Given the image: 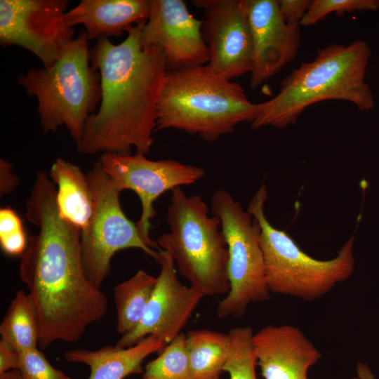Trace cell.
I'll use <instances>...</instances> for the list:
<instances>
[{"label": "cell", "instance_id": "23", "mask_svg": "<svg viewBox=\"0 0 379 379\" xmlns=\"http://www.w3.org/2000/svg\"><path fill=\"white\" fill-rule=\"evenodd\" d=\"M142 379H192L185 334H179L147 363Z\"/></svg>", "mask_w": 379, "mask_h": 379}, {"label": "cell", "instance_id": "14", "mask_svg": "<svg viewBox=\"0 0 379 379\" xmlns=\"http://www.w3.org/2000/svg\"><path fill=\"white\" fill-rule=\"evenodd\" d=\"M196 18L182 0H150V12L143 25V46L160 49L168 70L207 65L208 50Z\"/></svg>", "mask_w": 379, "mask_h": 379}, {"label": "cell", "instance_id": "4", "mask_svg": "<svg viewBox=\"0 0 379 379\" xmlns=\"http://www.w3.org/2000/svg\"><path fill=\"white\" fill-rule=\"evenodd\" d=\"M257 104L238 83L207 65L168 70L157 107L156 130L176 129L208 142L251 123Z\"/></svg>", "mask_w": 379, "mask_h": 379}, {"label": "cell", "instance_id": "3", "mask_svg": "<svg viewBox=\"0 0 379 379\" xmlns=\"http://www.w3.org/2000/svg\"><path fill=\"white\" fill-rule=\"evenodd\" d=\"M371 55V48L363 41L319 49L312 61L301 63L282 81L274 98L257 104L252 127L286 128L307 107L328 100L371 109L374 98L365 79Z\"/></svg>", "mask_w": 379, "mask_h": 379}, {"label": "cell", "instance_id": "15", "mask_svg": "<svg viewBox=\"0 0 379 379\" xmlns=\"http://www.w3.org/2000/svg\"><path fill=\"white\" fill-rule=\"evenodd\" d=\"M253 50L251 86L256 88L294 59L300 27L284 20L277 0H244Z\"/></svg>", "mask_w": 379, "mask_h": 379}, {"label": "cell", "instance_id": "29", "mask_svg": "<svg viewBox=\"0 0 379 379\" xmlns=\"http://www.w3.org/2000/svg\"><path fill=\"white\" fill-rule=\"evenodd\" d=\"M13 165L5 159L0 160L1 197L12 193L20 182L18 177L12 171Z\"/></svg>", "mask_w": 379, "mask_h": 379}, {"label": "cell", "instance_id": "11", "mask_svg": "<svg viewBox=\"0 0 379 379\" xmlns=\"http://www.w3.org/2000/svg\"><path fill=\"white\" fill-rule=\"evenodd\" d=\"M98 161L120 192L130 190L139 197L142 206L136 224L139 234L147 246L159 251L149 236L151 220L156 215L154 202L168 190L199 181L205 171L173 159L150 160L139 153H105Z\"/></svg>", "mask_w": 379, "mask_h": 379}, {"label": "cell", "instance_id": "6", "mask_svg": "<svg viewBox=\"0 0 379 379\" xmlns=\"http://www.w3.org/2000/svg\"><path fill=\"white\" fill-rule=\"evenodd\" d=\"M171 192L169 231L157 239L159 247L171 255L190 286L204 297L227 294L229 253L220 220L209 216L200 195L187 196L180 187Z\"/></svg>", "mask_w": 379, "mask_h": 379}, {"label": "cell", "instance_id": "28", "mask_svg": "<svg viewBox=\"0 0 379 379\" xmlns=\"http://www.w3.org/2000/svg\"><path fill=\"white\" fill-rule=\"evenodd\" d=\"M23 230L22 221L16 212L10 207L0 209V238L15 234Z\"/></svg>", "mask_w": 379, "mask_h": 379}, {"label": "cell", "instance_id": "8", "mask_svg": "<svg viewBox=\"0 0 379 379\" xmlns=\"http://www.w3.org/2000/svg\"><path fill=\"white\" fill-rule=\"evenodd\" d=\"M211 213L220 220L229 253L230 291L218 304L219 318H241L252 302L270 299L258 222L225 190L211 199Z\"/></svg>", "mask_w": 379, "mask_h": 379}, {"label": "cell", "instance_id": "2", "mask_svg": "<svg viewBox=\"0 0 379 379\" xmlns=\"http://www.w3.org/2000/svg\"><path fill=\"white\" fill-rule=\"evenodd\" d=\"M145 22L131 27L119 44L101 37L90 48L91 63L100 75L101 100L76 144L82 154H130L133 147L146 155L151 149L168 69L160 49L142 45Z\"/></svg>", "mask_w": 379, "mask_h": 379}, {"label": "cell", "instance_id": "7", "mask_svg": "<svg viewBox=\"0 0 379 379\" xmlns=\"http://www.w3.org/2000/svg\"><path fill=\"white\" fill-rule=\"evenodd\" d=\"M267 198V188L262 184L247 211L260 227L266 281L270 292L311 301L327 294L351 276L354 267V236L334 258L315 259L301 250L285 231L271 225L264 211Z\"/></svg>", "mask_w": 379, "mask_h": 379}, {"label": "cell", "instance_id": "10", "mask_svg": "<svg viewBox=\"0 0 379 379\" xmlns=\"http://www.w3.org/2000/svg\"><path fill=\"white\" fill-rule=\"evenodd\" d=\"M67 0H1L0 44L18 46L35 55L46 68L74 39L65 20Z\"/></svg>", "mask_w": 379, "mask_h": 379}, {"label": "cell", "instance_id": "12", "mask_svg": "<svg viewBox=\"0 0 379 379\" xmlns=\"http://www.w3.org/2000/svg\"><path fill=\"white\" fill-rule=\"evenodd\" d=\"M204 13L202 32L208 50L207 65L232 80L252 67L251 36L244 0H194Z\"/></svg>", "mask_w": 379, "mask_h": 379}, {"label": "cell", "instance_id": "20", "mask_svg": "<svg viewBox=\"0 0 379 379\" xmlns=\"http://www.w3.org/2000/svg\"><path fill=\"white\" fill-rule=\"evenodd\" d=\"M186 348L192 379H220L230 353L228 333L191 330L186 334Z\"/></svg>", "mask_w": 379, "mask_h": 379}, {"label": "cell", "instance_id": "32", "mask_svg": "<svg viewBox=\"0 0 379 379\" xmlns=\"http://www.w3.org/2000/svg\"><path fill=\"white\" fill-rule=\"evenodd\" d=\"M0 379H24L18 369H13L0 374Z\"/></svg>", "mask_w": 379, "mask_h": 379}, {"label": "cell", "instance_id": "17", "mask_svg": "<svg viewBox=\"0 0 379 379\" xmlns=\"http://www.w3.org/2000/svg\"><path fill=\"white\" fill-rule=\"evenodd\" d=\"M150 0H81L67 11L65 20L74 27L82 25L88 40L119 37L131 27L144 23Z\"/></svg>", "mask_w": 379, "mask_h": 379}, {"label": "cell", "instance_id": "9", "mask_svg": "<svg viewBox=\"0 0 379 379\" xmlns=\"http://www.w3.org/2000/svg\"><path fill=\"white\" fill-rule=\"evenodd\" d=\"M86 175L94 210L88 224L81 230V259L88 279L100 288L110 273L112 258L119 251L139 248L155 260L159 251L145 244L136 224L124 214L119 201L121 192L99 161Z\"/></svg>", "mask_w": 379, "mask_h": 379}, {"label": "cell", "instance_id": "21", "mask_svg": "<svg viewBox=\"0 0 379 379\" xmlns=\"http://www.w3.org/2000/svg\"><path fill=\"white\" fill-rule=\"evenodd\" d=\"M0 334L1 340L19 352L39 347V322L29 293L17 292L0 324Z\"/></svg>", "mask_w": 379, "mask_h": 379}, {"label": "cell", "instance_id": "27", "mask_svg": "<svg viewBox=\"0 0 379 379\" xmlns=\"http://www.w3.org/2000/svg\"><path fill=\"white\" fill-rule=\"evenodd\" d=\"M311 2L310 0L279 1L280 12L284 20L289 25L300 26Z\"/></svg>", "mask_w": 379, "mask_h": 379}, {"label": "cell", "instance_id": "24", "mask_svg": "<svg viewBox=\"0 0 379 379\" xmlns=\"http://www.w3.org/2000/svg\"><path fill=\"white\" fill-rule=\"evenodd\" d=\"M230 349L224 371L229 379H257L255 367L258 364L253 336L250 327H237L229 333Z\"/></svg>", "mask_w": 379, "mask_h": 379}, {"label": "cell", "instance_id": "5", "mask_svg": "<svg viewBox=\"0 0 379 379\" xmlns=\"http://www.w3.org/2000/svg\"><path fill=\"white\" fill-rule=\"evenodd\" d=\"M88 41L81 31L53 66L32 67L17 79L37 100L43 132L65 126L76 144L101 100L100 75L91 63Z\"/></svg>", "mask_w": 379, "mask_h": 379}, {"label": "cell", "instance_id": "18", "mask_svg": "<svg viewBox=\"0 0 379 379\" xmlns=\"http://www.w3.org/2000/svg\"><path fill=\"white\" fill-rule=\"evenodd\" d=\"M166 345L161 340L148 335L131 347L106 346L98 350L75 349L66 352L64 357L67 362L88 366V379H125L142 372L144 360Z\"/></svg>", "mask_w": 379, "mask_h": 379}, {"label": "cell", "instance_id": "22", "mask_svg": "<svg viewBox=\"0 0 379 379\" xmlns=\"http://www.w3.org/2000/svg\"><path fill=\"white\" fill-rule=\"evenodd\" d=\"M156 283L157 277L139 270L114 287L117 329L121 335L133 331L141 321Z\"/></svg>", "mask_w": 379, "mask_h": 379}, {"label": "cell", "instance_id": "26", "mask_svg": "<svg viewBox=\"0 0 379 379\" xmlns=\"http://www.w3.org/2000/svg\"><path fill=\"white\" fill-rule=\"evenodd\" d=\"M18 370L24 379H72L54 368L38 347L20 352Z\"/></svg>", "mask_w": 379, "mask_h": 379}, {"label": "cell", "instance_id": "25", "mask_svg": "<svg viewBox=\"0 0 379 379\" xmlns=\"http://www.w3.org/2000/svg\"><path fill=\"white\" fill-rule=\"evenodd\" d=\"M378 0H314L300 22V25H313L331 13L344 14L354 11H376Z\"/></svg>", "mask_w": 379, "mask_h": 379}, {"label": "cell", "instance_id": "13", "mask_svg": "<svg viewBox=\"0 0 379 379\" xmlns=\"http://www.w3.org/2000/svg\"><path fill=\"white\" fill-rule=\"evenodd\" d=\"M156 261L160 265L157 283L138 325L123 335L116 346L131 347L148 335L166 345L182 332L204 296L182 284L171 255L160 249Z\"/></svg>", "mask_w": 379, "mask_h": 379}, {"label": "cell", "instance_id": "19", "mask_svg": "<svg viewBox=\"0 0 379 379\" xmlns=\"http://www.w3.org/2000/svg\"><path fill=\"white\" fill-rule=\"evenodd\" d=\"M49 175L57 188V204L61 216L82 230L94 210L86 174L77 165L58 158L51 166Z\"/></svg>", "mask_w": 379, "mask_h": 379}, {"label": "cell", "instance_id": "31", "mask_svg": "<svg viewBox=\"0 0 379 379\" xmlns=\"http://www.w3.org/2000/svg\"><path fill=\"white\" fill-rule=\"evenodd\" d=\"M357 376L353 379H375L370 368L363 363H359L357 366Z\"/></svg>", "mask_w": 379, "mask_h": 379}, {"label": "cell", "instance_id": "16", "mask_svg": "<svg viewBox=\"0 0 379 379\" xmlns=\"http://www.w3.org/2000/svg\"><path fill=\"white\" fill-rule=\"evenodd\" d=\"M253 344L264 379H308V370L321 357L299 328L288 324L263 327Z\"/></svg>", "mask_w": 379, "mask_h": 379}, {"label": "cell", "instance_id": "30", "mask_svg": "<svg viewBox=\"0 0 379 379\" xmlns=\"http://www.w3.org/2000/svg\"><path fill=\"white\" fill-rule=\"evenodd\" d=\"M20 352L6 343L0 340V374L13 369H18Z\"/></svg>", "mask_w": 379, "mask_h": 379}, {"label": "cell", "instance_id": "1", "mask_svg": "<svg viewBox=\"0 0 379 379\" xmlns=\"http://www.w3.org/2000/svg\"><path fill=\"white\" fill-rule=\"evenodd\" d=\"M56 196L50 176L39 171L25 203L26 218L39 232L29 237L19 267L36 307L42 350L58 340L78 342L108 308L105 294L86 274L81 229L61 216Z\"/></svg>", "mask_w": 379, "mask_h": 379}]
</instances>
